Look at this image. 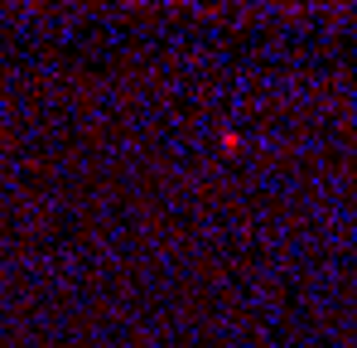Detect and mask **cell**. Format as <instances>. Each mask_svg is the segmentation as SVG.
<instances>
[{
  "mask_svg": "<svg viewBox=\"0 0 357 348\" xmlns=\"http://www.w3.org/2000/svg\"><path fill=\"white\" fill-rule=\"evenodd\" d=\"M222 150H227V155H237V150H241V136H237V131H227V136H222Z\"/></svg>",
  "mask_w": 357,
  "mask_h": 348,
  "instance_id": "6da1fadb",
  "label": "cell"
}]
</instances>
